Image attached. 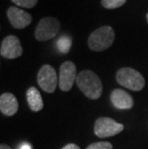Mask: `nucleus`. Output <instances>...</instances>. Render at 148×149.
I'll return each mask as SVG.
<instances>
[{
  "instance_id": "obj_1",
  "label": "nucleus",
  "mask_w": 148,
  "mask_h": 149,
  "mask_svg": "<svg viewBox=\"0 0 148 149\" xmlns=\"http://www.w3.org/2000/svg\"><path fill=\"white\" fill-rule=\"evenodd\" d=\"M76 84L88 98L96 100L102 95L103 85L99 76L91 70H83L77 75Z\"/></svg>"
},
{
  "instance_id": "obj_2",
  "label": "nucleus",
  "mask_w": 148,
  "mask_h": 149,
  "mask_svg": "<svg viewBox=\"0 0 148 149\" xmlns=\"http://www.w3.org/2000/svg\"><path fill=\"white\" fill-rule=\"evenodd\" d=\"M115 35L111 26L104 25L93 31L88 40L89 47L92 51L101 52L107 50L114 43Z\"/></svg>"
},
{
  "instance_id": "obj_3",
  "label": "nucleus",
  "mask_w": 148,
  "mask_h": 149,
  "mask_svg": "<svg viewBox=\"0 0 148 149\" xmlns=\"http://www.w3.org/2000/svg\"><path fill=\"white\" fill-rule=\"evenodd\" d=\"M116 81L122 87L131 91H141L145 86L144 77L136 69L132 68H122L116 72Z\"/></svg>"
},
{
  "instance_id": "obj_4",
  "label": "nucleus",
  "mask_w": 148,
  "mask_h": 149,
  "mask_svg": "<svg viewBox=\"0 0 148 149\" xmlns=\"http://www.w3.org/2000/svg\"><path fill=\"white\" fill-rule=\"evenodd\" d=\"M60 29L61 23L57 18L50 17H43L37 25L35 30V38L39 42H46L57 36Z\"/></svg>"
},
{
  "instance_id": "obj_5",
  "label": "nucleus",
  "mask_w": 148,
  "mask_h": 149,
  "mask_svg": "<svg viewBox=\"0 0 148 149\" xmlns=\"http://www.w3.org/2000/svg\"><path fill=\"white\" fill-rule=\"evenodd\" d=\"M124 130V125L116 122L111 117H99L94 123V134L98 138H110Z\"/></svg>"
},
{
  "instance_id": "obj_6",
  "label": "nucleus",
  "mask_w": 148,
  "mask_h": 149,
  "mask_svg": "<svg viewBox=\"0 0 148 149\" xmlns=\"http://www.w3.org/2000/svg\"><path fill=\"white\" fill-rule=\"evenodd\" d=\"M37 81L40 88H42L45 93H54L58 84L57 73L54 68L50 65H42L38 72Z\"/></svg>"
},
{
  "instance_id": "obj_7",
  "label": "nucleus",
  "mask_w": 148,
  "mask_h": 149,
  "mask_svg": "<svg viewBox=\"0 0 148 149\" xmlns=\"http://www.w3.org/2000/svg\"><path fill=\"white\" fill-rule=\"evenodd\" d=\"M76 65L74 63L67 61L63 63L60 68L59 75V87L63 91H68L73 87L74 82L77 78Z\"/></svg>"
},
{
  "instance_id": "obj_8",
  "label": "nucleus",
  "mask_w": 148,
  "mask_h": 149,
  "mask_svg": "<svg viewBox=\"0 0 148 149\" xmlns=\"http://www.w3.org/2000/svg\"><path fill=\"white\" fill-rule=\"evenodd\" d=\"M23 53V49L21 47L20 40L17 36L10 35L7 36L1 42L0 47V54L5 59H17L20 57Z\"/></svg>"
},
{
  "instance_id": "obj_9",
  "label": "nucleus",
  "mask_w": 148,
  "mask_h": 149,
  "mask_svg": "<svg viewBox=\"0 0 148 149\" xmlns=\"http://www.w3.org/2000/svg\"><path fill=\"white\" fill-rule=\"evenodd\" d=\"M7 17L11 25L15 29H23L32 22V15L29 13L17 7H10L7 11Z\"/></svg>"
},
{
  "instance_id": "obj_10",
  "label": "nucleus",
  "mask_w": 148,
  "mask_h": 149,
  "mask_svg": "<svg viewBox=\"0 0 148 149\" xmlns=\"http://www.w3.org/2000/svg\"><path fill=\"white\" fill-rule=\"evenodd\" d=\"M111 101L119 110H129L134 106V99L127 91L121 88H115L111 93Z\"/></svg>"
},
{
  "instance_id": "obj_11",
  "label": "nucleus",
  "mask_w": 148,
  "mask_h": 149,
  "mask_svg": "<svg viewBox=\"0 0 148 149\" xmlns=\"http://www.w3.org/2000/svg\"><path fill=\"white\" fill-rule=\"evenodd\" d=\"M18 102L13 93H5L0 96V111L4 116H13L17 113Z\"/></svg>"
},
{
  "instance_id": "obj_12",
  "label": "nucleus",
  "mask_w": 148,
  "mask_h": 149,
  "mask_svg": "<svg viewBox=\"0 0 148 149\" xmlns=\"http://www.w3.org/2000/svg\"><path fill=\"white\" fill-rule=\"evenodd\" d=\"M26 99L31 111L40 112L43 108V100L40 95V93L37 88L31 87L26 91Z\"/></svg>"
},
{
  "instance_id": "obj_13",
  "label": "nucleus",
  "mask_w": 148,
  "mask_h": 149,
  "mask_svg": "<svg viewBox=\"0 0 148 149\" xmlns=\"http://www.w3.org/2000/svg\"><path fill=\"white\" fill-rule=\"evenodd\" d=\"M57 45L59 47V50L62 53H67L70 49L71 46V40L67 36H63L59 39Z\"/></svg>"
},
{
  "instance_id": "obj_14",
  "label": "nucleus",
  "mask_w": 148,
  "mask_h": 149,
  "mask_svg": "<svg viewBox=\"0 0 148 149\" xmlns=\"http://www.w3.org/2000/svg\"><path fill=\"white\" fill-rule=\"evenodd\" d=\"M126 0H101V4L105 9L113 10L124 5Z\"/></svg>"
},
{
  "instance_id": "obj_15",
  "label": "nucleus",
  "mask_w": 148,
  "mask_h": 149,
  "mask_svg": "<svg viewBox=\"0 0 148 149\" xmlns=\"http://www.w3.org/2000/svg\"><path fill=\"white\" fill-rule=\"evenodd\" d=\"M12 2H14L15 5L19 7L27 9L34 8L38 4V0H12Z\"/></svg>"
},
{
  "instance_id": "obj_16",
  "label": "nucleus",
  "mask_w": 148,
  "mask_h": 149,
  "mask_svg": "<svg viewBox=\"0 0 148 149\" xmlns=\"http://www.w3.org/2000/svg\"><path fill=\"white\" fill-rule=\"evenodd\" d=\"M87 149H113V145L108 141H99L90 144Z\"/></svg>"
},
{
  "instance_id": "obj_17",
  "label": "nucleus",
  "mask_w": 148,
  "mask_h": 149,
  "mask_svg": "<svg viewBox=\"0 0 148 149\" xmlns=\"http://www.w3.org/2000/svg\"><path fill=\"white\" fill-rule=\"evenodd\" d=\"M62 149H80V147L74 143H68L65 145V146L63 147Z\"/></svg>"
},
{
  "instance_id": "obj_18",
  "label": "nucleus",
  "mask_w": 148,
  "mask_h": 149,
  "mask_svg": "<svg viewBox=\"0 0 148 149\" xmlns=\"http://www.w3.org/2000/svg\"><path fill=\"white\" fill-rule=\"evenodd\" d=\"M20 149H31V146L28 143H23L20 146Z\"/></svg>"
},
{
  "instance_id": "obj_19",
  "label": "nucleus",
  "mask_w": 148,
  "mask_h": 149,
  "mask_svg": "<svg viewBox=\"0 0 148 149\" xmlns=\"http://www.w3.org/2000/svg\"><path fill=\"white\" fill-rule=\"evenodd\" d=\"M0 149H12L9 145L7 144H4V143H2L1 145H0Z\"/></svg>"
},
{
  "instance_id": "obj_20",
  "label": "nucleus",
  "mask_w": 148,
  "mask_h": 149,
  "mask_svg": "<svg viewBox=\"0 0 148 149\" xmlns=\"http://www.w3.org/2000/svg\"><path fill=\"white\" fill-rule=\"evenodd\" d=\"M146 19H147V22H148V13H147V15H146Z\"/></svg>"
}]
</instances>
